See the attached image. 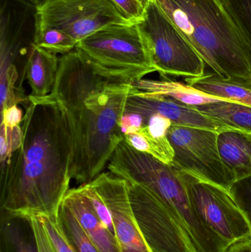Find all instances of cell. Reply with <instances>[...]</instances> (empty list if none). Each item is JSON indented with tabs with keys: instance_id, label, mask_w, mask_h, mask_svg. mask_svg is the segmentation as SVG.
I'll return each mask as SVG.
<instances>
[{
	"instance_id": "cell-21",
	"label": "cell",
	"mask_w": 251,
	"mask_h": 252,
	"mask_svg": "<svg viewBox=\"0 0 251 252\" xmlns=\"http://www.w3.org/2000/svg\"><path fill=\"white\" fill-rule=\"evenodd\" d=\"M57 221L77 252H100L84 232L75 216L63 202L59 207Z\"/></svg>"
},
{
	"instance_id": "cell-2",
	"label": "cell",
	"mask_w": 251,
	"mask_h": 252,
	"mask_svg": "<svg viewBox=\"0 0 251 252\" xmlns=\"http://www.w3.org/2000/svg\"><path fill=\"white\" fill-rule=\"evenodd\" d=\"M22 124L20 148L1 164V211L57 217L72 179L67 120L50 94L29 101Z\"/></svg>"
},
{
	"instance_id": "cell-6",
	"label": "cell",
	"mask_w": 251,
	"mask_h": 252,
	"mask_svg": "<svg viewBox=\"0 0 251 252\" xmlns=\"http://www.w3.org/2000/svg\"><path fill=\"white\" fill-rule=\"evenodd\" d=\"M137 26L161 76L200 78L206 63L154 0H148Z\"/></svg>"
},
{
	"instance_id": "cell-15",
	"label": "cell",
	"mask_w": 251,
	"mask_h": 252,
	"mask_svg": "<svg viewBox=\"0 0 251 252\" xmlns=\"http://www.w3.org/2000/svg\"><path fill=\"white\" fill-rule=\"evenodd\" d=\"M218 145L221 158L236 182L251 176V133L223 130L218 133Z\"/></svg>"
},
{
	"instance_id": "cell-18",
	"label": "cell",
	"mask_w": 251,
	"mask_h": 252,
	"mask_svg": "<svg viewBox=\"0 0 251 252\" xmlns=\"http://www.w3.org/2000/svg\"><path fill=\"white\" fill-rule=\"evenodd\" d=\"M136 90L151 94L165 96L189 106H201L215 102H229L206 94L187 84L170 80H139L132 84Z\"/></svg>"
},
{
	"instance_id": "cell-10",
	"label": "cell",
	"mask_w": 251,
	"mask_h": 252,
	"mask_svg": "<svg viewBox=\"0 0 251 252\" xmlns=\"http://www.w3.org/2000/svg\"><path fill=\"white\" fill-rule=\"evenodd\" d=\"M130 200L143 238L151 252H198L179 220L150 191L129 183Z\"/></svg>"
},
{
	"instance_id": "cell-8",
	"label": "cell",
	"mask_w": 251,
	"mask_h": 252,
	"mask_svg": "<svg viewBox=\"0 0 251 252\" xmlns=\"http://www.w3.org/2000/svg\"><path fill=\"white\" fill-rule=\"evenodd\" d=\"M184 176L195 211L214 233L229 246L251 239L250 223L230 190L188 173Z\"/></svg>"
},
{
	"instance_id": "cell-31",
	"label": "cell",
	"mask_w": 251,
	"mask_h": 252,
	"mask_svg": "<svg viewBox=\"0 0 251 252\" xmlns=\"http://www.w3.org/2000/svg\"><path fill=\"white\" fill-rule=\"evenodd\" d=\"M226 252H251V239L230 246Z\"/></svg>"
},
{
	"instance_id": "cell-9",
	"label": "cell",
	"mask_w": 251,
	"mask_h": 252,
	"mask_svg": "<svg viewBox=\"0 0 251 252\" xmlns=\"http://www.w3.org/2000/svg\"><path fill=\"white\" fill-rule=\"evenodd\" d=\"M36 23L81 40L105 27L131 23L112 0H45L35 8Z\"/></svg>"
},
{
	"instance_id": "cell-4",
	"label": "cell",
	"mask_w": 251,
	"mask_h": 252,
	"mask_svg": "<svg viewBox=\"0 0 251 252\" xmlns=\"http://www.w3.org/2000/svg\"><path fill=\"white\" fill-rule=\"evenodd\" d=\"M107 166L111 173L156 195L185 227L198 252H226L229 248L195 211L181 170L137 151L125 140L118 145Z\"/></svg>"
},
{
	"instance_id": "cell-16",
	"label": "cell",
	"mask_w": 251,
	"mask_h": 252,
	"mask_svg": "<svg viewBox=\"0 0 251 252\" xmlns=\"http://www.w3.org/2000/svg\"><path fill=\"white\" fill-rule=\"evenodd\" d=\"M186 84L206 94L251 106V78H223L214 72L187 78Z\"/></svg>"
},
{
	"instance_id": "cell-13",
	"label": "cell",
	"mask_w": 251,
	"mask_h": 252,
	"mask_svg": "<svg viewBox=\"0 0 251 252\" xmlns=\"http://www.w3.org/2000/svg\"><path fill=\"white\" fill-rule=\"evenodd\" d=\"M62 202L70 210L100 252H120L115 235L103 225L79 188L69 189Z\"/></svg>"
},
{
	"instance_id": "cell-22",
	"label": "cell",
	"mask_w": 251,
	"mask_h": 252,
	"mask_svg": "<svg viewBox=\"0 0 251 252\" xmlns=\"http://www.w3.org/2000/svg\"><path fill=\"white\" fill-rule=\"evenodd\" d=\"M78 44L63 31L35 23L33 44L55 54L61 56L73 51Z\"/></svg>"
},
{
	"instance_id": "cell-28",
	"label": "cell",
	"mask_w": 251,
	"mask_h": 252,
	"mask_svg": "<svg viewBox=\"0 0 251 252\" xmlns=\"http://www.w3.org/2000/svg\"><path fill=\"white\" fill-rule=\"evenodd\" d=\"M146 126L141 115L137 113L124 112L120 121V128L123 136L134 133Z\"/></svg>"
},
{
	"instance_id": "cell-1",
	"label": "cell",
	"mask_w": 251,
	"mask_h": 252,
	"mask_svg": "<svg viewBox=\"0 0 251 252\" xmlns=\"http://www.w3.org/2000/svg\"><path fill=\"white\" fill-rule=\"evenodd\" d=\"M133 83L93 63L80 50L60 56L51 95L63 110L72 139V179L94 180L124 140L120 121Z\"/></svg>"
},
{
	"instance_id": "cell-11",
	"label": "cell",
	"mask_w": 251,
	"mask_h": 252,
	"mask_svg": "<svg viewBox=\"0 0 251 252\" xmlns=\"http://www.w3.org/2000/svg\"><path fill=\"white\" fill-rule=\"evenodd\" d=\"M88 183L110 211L119 251L151 252L143 238L133 211L128 182L109 171L100 173Z\"/></svg>"
},
{
	"instance_id": "cell-20",
	"label": "cell",
	"mask_w": 251,
	"mask_h": 252,
	"mask_svg": "<svg viewBox=\"0 0 251 252\" xmlns=\"http://www.w3.org/2000/svg\"><path fill=\"white\" fill-rule=\"evenodd\" d=\"M124 140L137 151L149 154L168 165H173L174 151L168 137L153 136L146 126L134 133L125 135Z\"/></svg>"
},
{
	"instance_id": "cell-19",
	"label": "cell",
	"mask_w": 251,
	"mask_h": 252,
	"mask_svg": "<svg viewBox=\"0 0 251 252\" xmlns=\"http://www.w3.org/2000/svg\"><path fill=\"white\" fill-rule=\"evenodd\" d=\"M206 116L232 129L251 133V106L233 102H215L195 106Z\"/></svg>"
},
{
	"instance_id": "cell-29",
	"label": "cell",
	"mask_w": 251,
	"mask_h": 252,
	"mask_svg": "<svg viewBox=\"0 0 251 252\" xmlns=\"http://www.w3.org/2000/svg\"><path fill=\"white\" fill-rule=\"evenodd\" d=\"M24 117L25 115L23 110L17 105H13L1 110V124L9 128H13L20 126L23 121Z\"/></svg>"
},
{
	"instance_id": "cell-24",
	"label": "cell",
	"mask_w": 251,
	"mask_h": 252,
	"mask_svg": "<svg viewBox=\"0 0 251 252\" xmlns=\"http://www.w3.org/2000/svg\"><path fill=\"white\" fill-rule=\"evenodd\" d=\"M56 252H77L63 233L57 217L39 216Z\"/></svg>"
},
{
	"instance_id": "cell-32",
	"label": "cell",
	"mask_w": 251,
	"mask_h": 252,
	"mask_svg": "<svg viewBox=\"0 0 251 252\" xmlns=\"http://www.w3.org/2000/svg\"><path fill=\"white\" fill-rule=\"evenodd\" d=\"M20 1H23V2L26 3V4H29V5L36 8L38 6L42 4L45 0H20Z\"/></svg>"
},
{
	"instance_id": "cell-26",
	"label": "cell",
	"mask_w": 251,
	"mask_h": 252,
	"mask_svg": "<svg viewBox=\"0 0 251 252\" xmlns=\"http://www.w3.org/2000/svg\"><path fill=\"white\" fill-rule=\"evenodd\" d=\"M119 11L131 22H137L142 16L148 0H112Z\"/></svg>"
},
{
	"instance_id": "cell-12",
	"label": "cell",
	"mask_w": 251,
	"mask_h": 252,
	"mask_svg": "<svg viewBox=\"0 0 251 252\" xmlns=\"http://www.w3.org/2000/svg\"><path fill=\"white\" fill-rule=\"evenodd\" d=\"M125 112L139 114L144 118L145 123L151 115H160L168 118L174 126L199 127L218 132L232 129L203 115L195 106L165 96L139 92L134 87L127 100Z\"/></svg>"
},
{
	"instance_id": "cell-30",
	"label": "cell",
	"mask_w": 251,
	"mask_h": 252,
	"mask_svg": "<svg viewBox=\"0 0 251 252\" xmlns=\"http://www.w3.org/2000/svg\"><path fill=\"white\" fill-rule=\"evenodd\" d=\"M251 38V0H231Z\"/></svg>"
},
{
	"instance_id": "cell-27",
	"label": "cell",
	"mask_w": 251,
	"mask_h": 252,
	"mask_svg": "<svg viewBox=\"0 0 251 252\" xmlns=\"http://www.w3.org/2000/svg\"><path fill=\"white\" fill-rule=\"evenodd\" d=\"M39 252H56L39 216H31Z\"/></svg>"
},
{
	"instance_id": "cell-25",
	"label": "cell",
	"mask_w": 251,
	"mask_h": 252,
	"mask_svg": "<svg viewBox=\"0 0 251 252\" xmlns=\"http://www.w3.org/2000/svg\"><path fill=\"white\" fill-rule=\"evenodd\" d=\"M230 192L247 218L251 227V176L234 182Z\"/></svg>"
},
{
	"instance_id": "cell-17",
	"label": "cell",
	"mask_w": 251,
	"mask_h": 252,
	"mask_svg": "<svg viewBox=\"0 0 251 252\" xmlns=\"http://www.w3.org/2000/svg\"><path fill=\"white\" fill-rule=\"evenodd\" d=\"M1 212L0 252H39L31 217Z\"/></svg>"
},
{
	"instance_id": "cell-23",
	"label": "cell",
	"mask_w": 251,
	"mask_h": 252,
	"mask_svg": "<svg viewBox=\"0 0 251 252\" xmlns=\"http://www.w3.org/2000/svg\"><path fill=\"white\" fill-rule=\"evenodd\" d=\"M81 189L84 196L85 197L88 204H89L93 211L94 212L97 217L99 218L105 226L115 235L114 228H113V220L112 215L102 199L100 195L97 193V191L91 187L89 183L84 184L78 187Z\"/></svg>"
},
{
	"instance_id": "cell-3",
	"label": "cell",
	"mask_w": 251,
	"mask_h": 252,
	"mask_svg": "<svg viewBox=\"0 0 251 252\" xmlns=\"http://www.w3.org/2000/svg\"><path fill=\"white\" fill-rule=\"evenodd\" d=\"M154 1L212 72L251 78V38L231 0Z\"/></svg>"
},
{
	"instance_id": "cell-5",
	"label": "cell",
	"mask_w": 251,
	"mask_h": 252,
	"mask_svg": "<svg viewBox=\"0 0 251 252\" xmlns=\"http://www.w3.org/2000/svg\"><path fill=\"white\" fill-rule=\"evenodd\" d=\"M75 49L99 67L125 77L133 84L156 72L136 22L101 28L81 40Z\"/></svg>"
},
{
	"instance_id": "cell-7",
	"label": "cell",
	"mask_w": 251,
	"mask_h": 252,
	"mask_svg": "<svg viewBox=\"0 0 251 252\" xmlns=\"http://www.w3.org/2000/svg\"><path fill=\"white\" fill-rule=\"evenodd\" d=\"M219 133L199 127L171 126L167 137L174 151L172 166L230 190L236 180L220 155Z\"/></svg>"
},
{
	"instance_id": "cell-14",
	"label": "cell",
	"mask_w": 251,
	"mask_h": 252,
	"mask_svg": "<svg viewBox=\"0 0 251 252\" xmlns=\"http://www.w3.org/2000/svg\"><path fill=\"white\" fill-rule=\"evenodd\" d=\"M59 59L55 53L32 44L25 64V76L31 89L29 101L45 98L53 93Z\"/></svg>"
}]
</instances>
